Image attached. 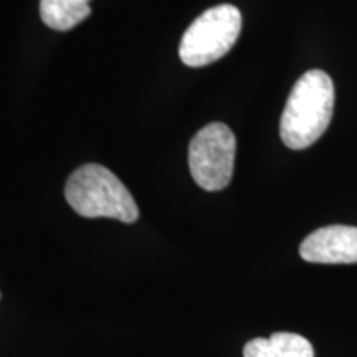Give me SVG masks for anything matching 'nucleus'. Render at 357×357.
<instances>
[{
  "label": "nucleus",
  "mask_w": 357,
  "mask_h": 357,
  "mask_svg": "<svg viewBox=\"0 0 357 357\" xmlns=\"http://www.w3.org/2000/svg\"><path fill=\"white\" fill-rule=\"evenodd\" d=\"M334 83L323 70H310L294 83L280 121V136L293 151L306 149L323 136L333 118Z\"/></svg>",
  "instance_id": "nucleus-1"
},
{
  "label": "nucleus",
  "mask_w": 357,
  "mask_h": 357,
  "mask_svg": "<svg viewBox=\"0 0 357 357\" xmlns=\"http://www.w3.org/2000/svg\"><path fill=\"white\" fill-rule=\"evenodd\" d=\"M65 197L78 215L134 223L139 208L128 187L108 167L84 164L68 177Z\"/></svg>",
  "instance_id": "nucleus-2"
},
{
  "label": "nucleus",
  "mask_w": 357,
  "mask_h": 357,
  "mask_svg": "<svg viewBox=\"0 0 357 357\" xmlns=\"http://www.w3.org/2000/svg\"><path fill=\"white\" fill-rule=\"evenodd\" d=\"M242 32V13L235 6L222 3L192 22L178 45L181 61L192 68L207 66L231 50Z\"/></svg>",
  "instance_id": "nucleus-3"
},
{
  "label": "nucleus",
  "mask_w": 357,
  "mask_h": 357,
  "mask_svg": "<svg viewBox=\"0 0 357 357\" xmlns=\"http://www.w3.org/2000/svg\"><path fill=\"white\" fill-rule=\"evenodd\" d=\"M236 139L223 123L204 126L189 144L190 176L204 190L225 189L234 176Z\"/></svg>",
  "instance_id": "nucleus-4"
},
{
  "label": "nucleus",
  "mask_w": 357,
  "mask_h": 357,
  "mask_svg": "<svg viewBox=\"0 0 357 357\" xmlns=\"http://www.w3.org/2000/svg\"><path fill=\"white\" fill-rule=\"evenodd\" d=\"M300 255L310 263L341 265L357 263V227L329 225L303 240Z\"/></svg>",
  "instance_id": "nucleus-5"
},
{
  "label": "nucleus",
  "mask_w": 357,
  "mask_h": 357,
  "mask_svg": "<svg viewBox=\"0 0 357 357\" xmlns=\"http://www.w3.org/2000/svg\"><path fill=\"white\" fill-rule=\"evenodd\" d=\"M243 357H314V349L300 334L275 333L266 339L257 337L247 342Z\"/></svg>",
  "instance_id": "nucleus-6"
},
{
  "label": "nucleus",
  "mask_w": 357,
  "mask_h": 357,
  "mask_svg": "<svg viewBox=\"0 0 357 357\" xmlns=\"http://www.w3.org/2000/svg\"><path fill=\"white\" fill-rule=\"evenodd\" d=\"M89 13V0H40L43 24L58 32H66L79 25Z\"/></svg>",
  "instance_id": "nucleus-7"
}]
</instances>
